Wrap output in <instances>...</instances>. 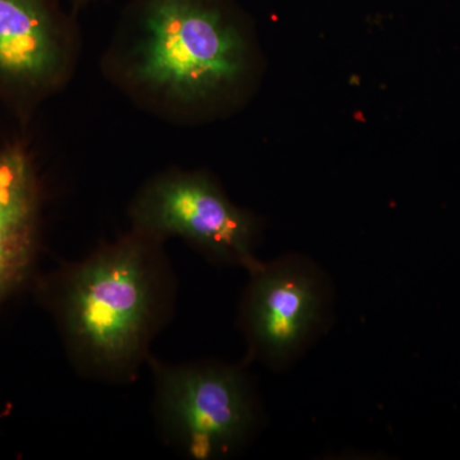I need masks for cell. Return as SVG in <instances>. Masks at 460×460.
<instances>
[{
  "label": "cell",
  "instance_id": "1",
  "mask_svg": "<svg viewBox=\"0 0 460 460\" xmlns=\"http://www.w3.org/2000/svg\"><path fill=\"white\" fill-rule=\"evenodd\" d=\"M164 244L131 228L36 281L39 302L81 376L127 385L147 365L151 345L177 305V278Z\"/></svg>",
  "mask_w": 460,
  "mask_h": 460
},
{
  "label": "cell",
  "instance_id": "2",
  "mask_svg": "<svg viewBox=\"0 0 460 460\" xmlns=\"http://www.w3.org/2000/svg\"><path fill=\"white\" fill-rule=\"evenodd\" d=\"M100 66L141 111L186 123L243 83L250 44L219 0H129Z\"/></svg>",
  "mask_w": 460,
  "mask_h": 460
},
{
  "label": "cell",
  "instance_id": "3",
  "mask_svg": "<svg viewBox=\"0 0 460 460\" xmlns=\"http://www.w3.org/2000/svg\"><path fill=\"white\" fill-rule=\"evenodd\" d=\"M151 414L165 445L193 460L235 456L255 434L259 411L247 372L217 362L169 363L151 354Z\"/></svg>",
  "mask_w": 460,
  "mask_h": 460
},
{
  "label": "cell",
  "instance_id": "4",
  "mask_svg": "<svg viewBox=\"0 0 460 460\" xmlns=\"http://www.w3.org/2000/svg\"><path fill=\"white\" fill-rule=\"evenodd\" d=\"M131 228L166 242L183 239L214 261L255 271L257 223L205 172L166 169L148 178L128 208Z\"/></svg>",
  "mask_w": 460,
  "mask_h": 460
},
{
  "label": "cell",
  "instance_id": "5",
  "mask_svg": "<svg viewBox=\"0 0 460 460\" xmlns=\"http://www.w3.org/2000/svg\"><path fill=\"white\" fill-rule=\"evenodd\" d=\"M81 54L59 0H0V100L29 115L71 83Z\"/></svg>",
  "mask_w": 460,
  "mask_h": 460
},
{
  "label": "cell",
  "instance_id": "6",
  "mask_svg": "<svg viewBox=\"0 0 460 460\" xmlns=\"http://www.w3.org/2000/svg\"><path fill=\"white\" fill-rule=\"evenodd\" d=\"M250 274L241 325L251 353L268 362L286 361L319 323L323 292L316 272L304 262L278 261Z\"/></svg>",
  "mask_w": 460,
  "mask_h": 460
},
{
  "label": "cell",
  "instance_id": "7",
  "mask_svg": "<svg viewBox=\"0 0 460 460\" xmlns=\"http://www.w3.org/2000/svg\"><path fill=\"white\" fill-rule=\"evenodd\" d=\"M42 189L29 148H0V304L31 279L40 252Z\"/></svg>",
  "mask_w": 460,
  "mask_h": 460
},
{
  "label": "cell",
  "instance_id": "8",
  "mask_svg": "<svg viewBox=\"0 0 460 460\" xmlns=\"http://www.w3.org/2000/svg\"><path fill=\"white\" fill-rule=\"evenodd\" d=\"M59 2L69 3V4L75 5V7H83V5L89 4L91 2H95V0H59Z\"/></svg>",
  "mask_w": 460,
  "mask_h": 460
}]
</instances>
